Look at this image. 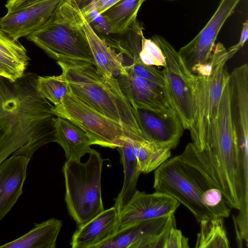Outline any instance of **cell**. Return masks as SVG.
<instances>
[{"label": "cell", "mask_w": 248, "mask_h": 248, "mask_svg": "<svg viewBox=\"0 0 248 248\" xmlns=\"http://www.w3.org/2000/svg\"><path fill=\"white\" fill-rule=\"evenodd\" d=\"M83 17L76 0H61L47 20L26 38L57 61H80L93 64Z\"/></svg>", "instance_id": "277c9868"}, {"label": "cell", "mask_w": 248, "mask_h": 248, "mask_svg": "<svg viewBox=\"0 0 248 248\" xmlns=\"http://www.w3.org/2000/svg\"><path fill=\"white\" fill-rule=\"evenodd\" d=\"M129 138L141 173L155 170L171 155L170 150L159 147L146 138Z\"/></svg>", "instance_id": "603a6c76"}, {"label": "cell", "mask_w": 248, "mask_h": 248, "mask_svg": "<svg viewBox=\"0 0 248 248\" xmlns=\"http://www.w3.org/2000/svg\"><path fill=\"white\" fill-rule=\"evenodd\" d=\"M169 216L141 221L124 228L98 248H150L153 240L161 232Z\"/></svg>", "instance_id": "e0dca14e"}, {"label": "cell", "mask_w": 248, "mask_h": 248, "mask_svg": "<svg viewBox=\"0 0 248 248\" xmlns=\"http://www.w3.org/2000/svg\"><path fill=\"white\" fill-rule=\"evenodd\" d=\"M62 221L51 218L40 223L23 235L0 246V248H55Z\"/></svg>", "instance_id": "ffe728a7"}, {"label": "cell", "mask_w": 248, "mask_h": 248, "mask_svg": "<svg viewBox=\"0 0 248 248\" xmlns=\"http://www.w3.org/2000/svg\"><path fill=\"white\" fill-rule=\"evenodd\" d=\"M230 59L223 44H215L210 68L195 75V117L189 129L192 143L199 151L209 143L216 132L220 101L229 76L226 63Z\"/></svg>", "instance_id": "5b68a950"}, {"label": "cell", "mask_w": 248, "mask_h": 248, "mask_svg": "<svg viewBox=\"0 0 248 248\" xmlns=\"http://www.w3.org/2000/svg\"><path fill=\"white\" fill-rule=\"evenodd\" d=\"M88 160H66L62 168L65 186V201L69 214L78 227L104 210L101 180L103 159L91 149Z\"/></svg>", "instance_id": "8992f818"}, {"label": "cell", "mask_w": 248, "mask_h": 248, "mask_svg": "<svg viewBox=\"0 0 248 248\" xmlns=\"http://www.w3.org/2000/svg\"><path fill=\"white\" fill-rule=\"evenodd\" d=\"M30 160L23 155H13L0 164V221L23 193Z\"/></svg>", "instance_id": "9a60e30c"}, {"label": "cell", "mask_w": 248, "mask_h": 248, "mask_svg": "<svg viewBox=\"0 0 248 248\" xmlns=\"http://www.w3.org/2000/svg\"><path fill=\"white\" fill-rule=\"evenodd\" d=\"M57 62L72 93L120 124L128 137L146 138L138 124L134 108L122 91L116 78L100 75L90 62L80 61H58Z\"/></svg>", "instance_id": "3957f363"}, {"label": "cell", "mask_w": 248, "mask_h": 248, "mask_svg": "<svg viewBox=\"0 0 248 248\" xmlns=\"http://www.w3.org/2000/svg\"><path fill=\"white\" fill-rule=\"evenodd\" d=\"M155 192L167 194L186 207L196 220L220 217L229 211L221 191L209 177L192 142L154 171Z\"/></svg>", "instance_id": "7a4b0ae2"}, {"label": "cell", "mask_w": 248, "mask_h": 248, "mask_svg": "<svg viewBox=\"0 0 248 248\" xmlns=\"http://www.w3.org/2000/svg\"><path fill=\"white\" fill-rule=\"evenodd\" d=\"M124 67L137 76L165 87L162 71L154 66L145 65L141 60L130 62Z\"/></svg>", "instance_id": "f1b7e54d"}, {"label": "cell", "mask_w": 248, "mask_h": 248, "mask_svg": "<svg viewBox=\"0 0 248 248\" xmlns=\"http://www.w3.org/2000/svg\"><path fill=\"white\" fill-rule=\"evenodd\" d=\"M38 77L25 73L12 82L0 76V164L13 155L31 159L55 141L54 106L38 90Z\"/></svg>", "instance_id": "6da1fadb"}, {"label": "cell", "mask_w": 248, "mask_h": 248, "mask_svg": "<svg viewBox=\"0 0 248 248\" xmlns=\"http://www.w3.org/2000/svg\"><path fill=\"white\" fill-rule=\"evenodd\" d=\"M46 0H8L5 4L7 12L10 14L34 6Z\"/></svg>", "instance_id": "4dcf8cb0"}, {"label": "cell", "mask_w": 248, "mask_h": 248, "mask_svg": "<svg viewBox=\"0 0 248 248\" xmlns=\"http://www.w3.org/2000/svg\"><path fill=\"white\" fill-rule=\"evenodd\" d=\"M188 239L176 226L170 228L168 233L164 248H188Z\"/></svg>", "instance_id": "f546056e"}, {"label": "cell", "mask_w": 248, "mask_h": 248, "mask_svg": "<svg viewBox=\"0 0 248 248\" xmlns=\"http://www.w3.org/2000/svg\"><path fill=\"white\" fill-rule=\"evenodd\" d=\"M0 52L28 64L30 60L27 50L19 40H13L0 28Z\"/></svg>", "instance_id": "83f0119b"}, {"label": "cell", "mask_w": 248, "mask_h": 248, "mask_svg": "<svg viewBox=\"0 0 248 248\" xmlns=\"http://www.w3.org/2000/svg\"><path fill=\"white\" fill-rule=\"evenodd\" d=\"M240 0H221L205 26L178 51L184 64L192 74H198L208 64L218 33Z\"/></svg>", "instance_id": "9c48e42d"}, {"label": "cell", "mask_w": 248, "mask_h": 248, "mask_svg": "<svg viewBox=\"0 0 248 248\" xmlns=\"http://www.w3.org/2000/svg\"><path fill=\"white\" fill-rule=\"evenodd\" d=\"M231 121L239 149L248 148V65L235 68L228 80Z\"/></svg>", "instance_id": "4fadbf2b"}, {"label": "cell", "mask_w": 248, "mask_h": 248, "mask_svg": "<svg viewBox=\"0 0 248 248\" xmlns=\"http://www.w3.org/2000/svg\"><path fill=\"white\" fill-rule=\"evenodd\" d=\"M133 108L140 128L148 140L159 147L170 150L177 146L184 129L174 109L163 114L146 109Z\"/></svg>", "instance_id": "7c38bea8"}, {"label": "cell", "mask_w": 248, "mask_h": 248, "mask_svg": "<svg viewBox=\"0 0 248 248\" xmlns=\"http://www.w3.org/2000/svg\"><path fill=\"white\" fill-rule=\"evenodd\" d=\"M119 0H95L81 10L84 15H87L92 11H95L101 15Z\"/></svg>", "instance_id": "1f68e13d"}, {"label": "cell", "mask_w": 248, "mask_h": 248, "mask_svg": "<svg viewBox=\"0 0 248 248\" xmlns=\"http://www.w3.org/2000/svg\"></svg>", "instance_id": "e575fe53"}, {"label": "cell", "mask_w": 248, "mask_h": 248, "mask_svg": "<svg viewBox=\"0 0 248 248\" xmlns=\"http://www.w3.org/2000/svg\"><path fill=\"white\" fill-rule=\"evenodd\" d=\"M61 0H46L0 18V28L15 40L27 37L42 26Z\"/></svg>", "instance_id": "5bb4252c"}, {"label": "cell", "mask_w": 248, "mask_h": 248, "mask_svg": "<svg viewBox=\"0 0 248 248\" xmlns=\"http://www.w3.org/2000/svg\"><path fill=\"white\" fill-rule=\"evenodd\" d=\"M55 142L59 144L67 160L81 159L88 154L92 142L87 134L70 120L60 116L53 118Z\"/></svg>", "instance_id": "d6986e66"}, {"label": "cell", "mask_w": 248, "mask_h": 248, "mask_svg": "<svg viewBox=\"0 0 248 248\" xmlns=\"http://www.w3.org/2000/svg\"><path fill=\"white\" fill-rule=\"evenodd\" d=\"M165 57L162 70L168 96L172 107L178 114L184 129L189 130L195 117V75L188 70L178 52L164 38L152 36Z\"/></svg>", "instance_id": "52a82bcc"}, {"label": "cell", "mask_w": 248, "mask_h": 248, "mask_svg": "<svg viewBox=\"0 0 248 248\" xmlns=\"http://www.w3.org/2000/svg\"><path fill=\"white\" fill-rule=\"evenodd\" d=\"M117 79L121 89L133 108L166 114L172 107L166 87L136 76L126 69Z\"/></svg>", "instance_id": "8fae6325"}, {"label": "cell", "mask_w": 248, "mask_h": 248, "mask_svg": "<svg viewBox=\"0 0 248 248\" xmlns=\"http://www.w3.org/2000/svg\"><path fill=\"white\" fill-rule=\"evenodd\" d=\"M38 90L41 95L53 106L59 104L69 92L68 83L62 76H39L36 82Z\"/></svg>", "instance_id": "d4e9b609"}, {"label": "cell", "mask_w": 248, "mask_h": 248, "mask_svg": "<svg viewBox=\"0 0 248 248\" xmlns=\"http://www.w3.org/2000/svg\"><path fill=\"white\" fill-rule=\"evenodd\" d=\"M95 0H76L81 10L83 9Z\"/></svg>", "instance_id": "836d02e7"}, {"label": "cell", "mask_w": 248, "mask_h": 248, "mask_svg": "<svg viewBox=\"0 0 248 248\" xmlns=\"http://www.w3.org/2000/svg\"><path fill=\"white\" fill-rule=\"evenodd\" d=\"M117 149L120 154L124 172L123 186L114 205L119 215L137 191L138 180L141 172L139 168L129 137L123 140Z\"/></svg>", "instance_id": "44dd1931"}, {"label": "cell", "mask_w": 248, "mask_h": 248, "mask_svg": "<svg viewBox=\"0 0 248 248\" xmlns=\"http://www.w3.org/2000/svg\"><path fill=\"white\" fill-rule=\"evenodd\" d=\"M180 203L160 192L138 190L118 215L117 232L141 221L174 214Z\"/></svg>", "instance_id": "30bf717a"}, {"label": "cell", "mask_w": 248, "mask_h": 248, "mask_svg": "<svg viewBox=\"0 0 248 248\" xmlns=\"http://www.w3.org/2000/svg\"><path fill=\"white\" fill-rule=\"evenodd\" d=\"M118 213L114 206L78 227L73 234L72 248H98L117 231Z\"/></svg>", "instance_id": "2e32d148"}, {"label": "cell", "mask_w": 248, "mask_h": 248, "mask_svg": "<svg viewBox=\"0 0 248 248\" xmlns=\"http://www.w3.org/2000/svg\"><path fill=\"white\" fill-rule=\"evenodd\" d=\"M248 38V21L247 19L243 24L240 37L238 43L232 46L227 50L230 59L244 45Z\"/></svg>", "instance_id": "d6a6232c"}, {"label": "cell", "mask_w": 248, "mask_h": 248, "mask_svg": "<svg viewBox=\"0 0 248 248\" xmlns=\"http://www.w3.org/2000/svg\"><path fill=\"white\" fill-rule=\"evenodd\" d=\"M28 64L0 52V76L10 81L23 77Z\"/></svg>", "instance_id": "4316f807"}, {"label": "cell", "mask_w": 248, "mask_h": 248, "mask_svg": "<svg viewBox=\"0 0 248 248\" xmlns=\"http://www.w3.org/2000/svg\"><path fill=\"white\" fill-rule=\"evenodd\" d=\"M83 23L91 55L97 72L107 78H115L124 73L126 70L122 64L121 54L117 53L95 32L84 16Z\"/></svg>", "instance_id": "ac0fdd59"}, {"label": "cell", "mask_w": 248, "mask_h": 248, "mask_svg": "<svg viewBox=\"0 0 248 248\" xmlns=\"http://www.w3.org/2000/svg\"><path fill=\"white\" fill-rule=\"evenodd\" d=\"M141 61L148 66L165 67V56L159 46L152 39H146L143 35L139 54Z\"/></svg>", "instance_id": "484cf974"}, {"label": "cell", "mask_w": 248, "mask_h": 248, "mask_svg": "<svg viewBox=\"0 0 248 248\" xmlns=\"http://www.w3.org/2000/svg\"><path fill=\"white\" fill-rule=\"evenodd\" d=\"M146 0H120L101 14L111 34L125 33L137 21L138 12Z\"/></svg>", "instance_id": "7402d4cb"}, {"label": "cell", "mask_w": 248, "mask_h": 248, "mask_svg": "<svg viewBox=\"0 0 248 248\" xmlns=\"http://www.w3.org/2000/svg\"><path fill=\"white\" fill-rule=\"evenodd\" d=\"M56 116L65 118L80 127L93 145L117 148L128 136L117 122L95 110L70 92L54 106Z\"/></svg>", "instance_id": "ba28073f"}, {"label": "cell", "mask_w": 248, "mask_h": 248, "mask_svg": "<svg viewBox=\"0 0 248 248\" xmlns=\"http://www.w3.org/2000/svg\"><path fill=\"white\" fill-rule=\"evenodd\" d=\"M196 248H229L230 242L224 223V218L214 217L200 222Z\"/></svg>", "instance_id": "cb8c5ba5"}]
</instances>
